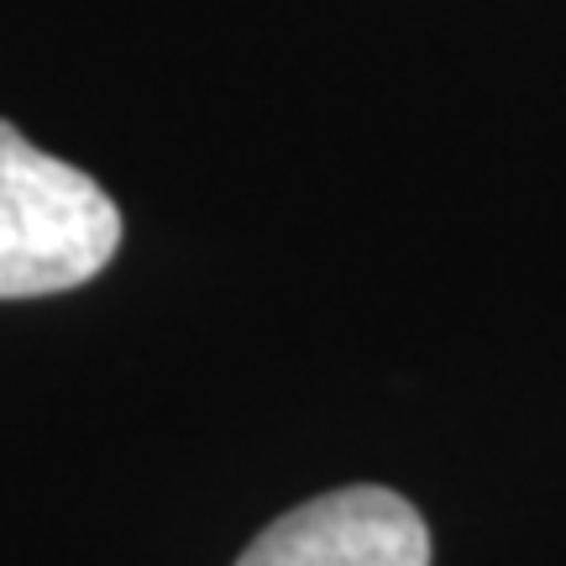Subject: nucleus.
Wrapping results in <instances>:
<instances>
[{
  "instance_id": "1",
  "label": "nucleus",
  "mask_w": 566,
  "mask_h": 566,
  "mask_svg": "<svg viewBox=\"0 0 566 566\" xmlns=\"http://www.w3.org/2000/svg\"><path fill=\"white\" fill-rule=\"evenodd\" d=\"M122 247V210L84 168L0 122V300L80 289Z\"/></svg>"
},
{
  "instance_id": "2",
  "label": "nucleus",
  "mask_w": 566,
  "mask_h": 566,
  "mask_svg": "<svg viewBox=\"0 0 566 566\" xmlns=\"http://www.w3.org/2000/svg\"><path fill=\"white\" fill-rule=\"evenodd\" d=\"M237 566H430V530L394 488H336L279 514Z\"/></svg>"
}]
</instances>
